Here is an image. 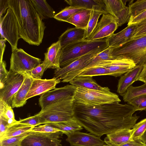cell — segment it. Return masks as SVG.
Instances as JSON below:
<instances>
[{"label":"cell","mask_w":146,"mask_h":146,"mask_svg":"<svg viewBox=\"0 0 146 146\" xmlns=\"http://www.w3.org/2000/svg\"><path fill=\"white\" fill-rule=\"evenodd\" d=\"M118 101L88 106L74 103V116L81 126L91 133L100 137L116 131L133 129L139 116L135 108Z\"/></svg>","instance_id":"obj_1"},{"label":"cell","mask_w":146,"mask_h":146,"mask_svg":"<svg viewBox=\"0 0 146 146\" xmlns=\"http://www.w3.org/2000/svg\"><path fill=\"white\" fill-rule=\"evenodd\" d=\"M17 19L20 38L29 44L39 46L46 29L31 0H8Z\"/></svg>","instance_id":"obj_2"},{"label":"cell","mask_w":146,"mask_h":146,"mask_svg":"<svg viewBox=\"0 0 146 146\" xmlns=\"http://www.w3.org/2000/svg\"><path fill=\"white\" fill-rule=\"evenodd\" d=\"M106 39L95 40H85L68 45L62 49L60 66L63 67L80 57L99 50H104L109 47Z\"/></svg>","instance_id":"obj_3"},{"label":"cell","mask_w":146,"mask_h":146,"mask_svg":"<svg viewBox=\"0 0 146 146\" xmlns=\"http://www.w3.org/2000/svg\"><path fill=\"white\" fill-rule=\"evenodd\" d=\"M73 96L54 102L41 109L37 114L42 124L68 121L74 116Z\"/></svg>","instance_id":"obj_4"},{"label":"cell","mask_w":146,"mask_h":146,"mask_svg":"<svg viewBox=\"0 0 146 146\" xmlns=\"http://www.w3.org/2000/svg\"><path fill=\"white\" fill-rule=\"evenodd\" d=\"M111 55L114 59L127 58L133 61L136 65L143 66L146 62V35L113 47Z\"/></svg>","instance_id":"obj_5"},{"label":"cell","mask_w":146,"mask_h":146,"mask_svg":"<svg viewBox=\"0 0 146 146\" xmlns=\"http://www.w3.org/2000/svg\"><path fill=\"white\" fill-rule=\"evenodd\" d=\"M74 103L85 106H97L121 100L116 94L76 87L73 96Z\"/></svg>","instance_id":"obj_6"},{"label":"cell","mask_w":146,"mask_h":146,"mask_svg":"<svg viewBox=\"0 0 146 146\" xmlns=\"http://www.w3.org/2000/svg\"><path fill=\"white\" fill-rule=\"evenodd\" d=\"M104 50H97L89 53L66 66L55 69L54 77L62 80V82H70L78 76L93 58Z\"/></svg>","instance_id":"obj_7"},{"label":"cell","mask_w":146,"mask_h":146,"mask_svg":"<svg viewBox=\"0 0 146 146\" xmlns=\"http://www.w3.org/2000/svg\"><path fill=\"white\" fill-rule=\"evenodd\" d=\"M10 59L9 71L16 73L23 74L30 70L41 64L40 59L34 57L21 48L12 50Z\"/></svg>","instance_id":"obj_8"},{"label":"cell","mask_w":146,"mask_h":146,"mask_svg":"<svg viewBox=\"0 0 146 146\" xmlns=\"http://www.w3.org/2000/svg\"><path fill=\"white\" fill-rule=\"evenodd\" d=\"M0 19L1 38L8 42L12 50L17 48L18 42L20 37L17 19L12 9L9 7L5 14Z\"/></svg>","instance_id":"obj_9"},{"label":"cell","mask_w":146,"mask_h":146,"mask_svg":"<svg viewBox=\"0 0 146 146\" xmlns=\"http://www.w3.org/2000/svg\"><path fill=\"white\" fill-rule=\"evenodd\" d=\"M62 132L42 133L31 131L21 141V146H60Z\"/></svg>","instance_id":"obj_10"},{"label":"cell","mask_w":146,"mask_h":146,"mask_svg":"<svg viewBox=\"0 0 146 146\" xmlns=\"http://www.w3.org/2000/svg\"><path fill=\"white\" fill-rule=\"evenodd\" d=\"M9 72L7 77L0 82V100L11 106L13 97L21 86L24 77L21 74Z\"/></svg>","instance_id":"obj_11"},{"label":"cell","mask_w":146,"mask_h":146,"mask_svg":"<svg viewBox=\"0 0 146 146\" xmlns=\"http://www.w3.org/2000/svg\"><path fill=\"white\" fill-rule=\"evenodd\" d=\"M118 27L113 16L108 13L103 14L90 36L85 40H95L107 38L114 34Z\"/></svg>","instance_id":"obj_12"},{"label":"cell","mask_w":146,"mask_h":146,"mask_svg":"<svg viewBox=\"0 0 146 146\" xmlns=\"http://www.w3.org/2000/svg\"><path fill=\"white\" fill-rule=\"evenodd\" d=\"M76 88V86L67 85L45 92L40 95L39 106L43 109L54 102L74 95Z\"/></svg>","instance_id":"obj_13"},{"label":"cell","mask_w":146,"mask_h":146,"mask_svg":"<svg viewBox=\"0 0 146 146\" xmlns=\"http://www.w3.org/2000/svg\"><path fill=\"white\" fill-rule=\"evenodd\" d=\"M105 10L115 19L118 27L128 22L130 17L129 7L121 0H103Z\"/></svg>","instance_id":"obj_14"},{"label":"cell","mask_w":146,"mask_h":146,"mask_svg":"<svg viewBox=\"0 0 146 146\" xmlns=\"http://www.w3.org/2000/svg\"><path fill=\"white\" fill-rule=\"evenodd\" d=\"M136 66L134 61L131 60L126 58H119L102 61L92 67L105 68L110 71L111 76L117 77L125 74Z\"/></svg>","instance_id":"obj_15"},{"label":"cell","mask_w":146,"mask_h":146,"mask_svg":"<svg viewBox=\"0 0 146 146\" xmlns=\"http://www.w3.org/2000/svg\"><path fill=\"white\" fill-rule=\"evenodd\" d=\"M66 135V140L71 146H102L106 144L100 137L79 131Z\"/></svg>","instance_id":"obj_16"},{"label":"cell","mask_w":146,"mask_h":146,"mask_svg":"<svg viewBox=\"0 0 146 146\" xmlns=\"http://www.w3.org/2000/svg\"><path fill=\"white\" fill-rule=\"evenodd\" d=\"M61 80L54 77L49 79H38L33 78V80L26 97L27 100L29 98L55 89L56 85L60 82Z\"/></svg>","instance_id":"obj_17"},{"label":"cell","mask_w":146,"mask_h":146,"mask_svg":"<svg viewBox=\"0 0 146 146\" xmlns=\"http://www.w3.org/2000/svg\"><path fill=\"white\" fill-rule=\"evenodd\" d=\"M143 66L136 65L121 76L118 80L117 92L120 95L124 94L128 88L136 81L141 73Z\"/></svg>","instance_id":"obj_18"},{"label":"cell","mask_w":146,"mask_h":146,"mask_svg":"<svg viewBox=\"0 0 146 146\" xmlns=\"http://www.w3.org/2000/svg\"><path fill=\"white\" fill-rule=\"evenodd\" d=\"M62 47L58 40L53 43L47 49L44 53V58L43 61L46 64L47 68L58 69L60 66V59L61 54Z\"/></svg>","instance_id":"obj_19"},{"label":"cell","mask_w":146,"mask_h":146,"mask_svg":"<svg viewBox=\"0 0 146 146\" xmlns=\"http://www.w3.org/2000/svg\"><path fill=\"white\" fill-rule=\"evenodd\" d=\"M136 28V24L127 26L119 32L106 38L109 46L119 47L130 40Z\"/></svg>","instance_id":"obj_20"},{"label":"cell","mask_w":146,"mask_h":146,"mask_svg":"<svg viewBox=\"0 0 146 146\" xmlns=\"http://www.w3.org/2000/svg\"><path fill=\"white\" fill-rule=\"evenodd\" d=\"M22 74L24 76V80L12 99L11 104L12 108L22 107L27 102L26 98L31 86L33 78L25 74Z\"/></svg>","instance_id":"obj_21"},{"label":"cell","mask_w":146,"mask_h":146,"mask_svg":"<svg viewBox=\"0 0 146 146\" xmlns=\"http://www.w3.org/2000/svg\"><path fill=\"white\" fill-rule=\"evenodd\" d=\"M132 129L119 130L107 135L104 141L108 146H119L131 140Z\"/></svg>","instance_id":"obj_22"},{"label":"cell","mask_w":146,"mask_h":146,"mask_svg":"<svg viewBox=\"0 0 146 146\" xmlns=\"http://www.w3.org/2000/svg\"><path fill=\"white\" fill-rule=\"evenodd\" d=\"M85 29L76 27L68 29L59 36L62 48L73 43L84 40Z\"/></svg>","instance_id":"obj_23"},{"label":"cell","mask_w":146,"mask_h":146,"mask_svg":"<svg viewBox=\"0 0 146 146\" xmlns=\"http://www.w3.org/2000/svg\"><path fill=\"white\" fill-rule=\"evenodd\" d=\"M69 83L71 85L76 87L104 92L110 91L108 87H103L98 84L92 77H77Z\"/></svg>","instance_id":"obj_24"},{"label":"cell","mask_w":146,"mask_h":146,"mask_svg":"<svg viewBox=\"0 0 146 146\" xmlns=\"http://www.w3.org/2000/svg\"><path fill=\"white\" fill-rule=\"evenodd\" d=\"M45 124L58 129L65 134L79 131L83 129L74 116L72 119L67 121Z\"/></svg>","instance_id":"obj_25"},{"label":"cell","mask_w":146,"mask_h":146,"mask_svg":"<svg viewBox=\"0 0 146 146\" xmlns=\"http://www.w3.org/2000/svg\"><path fill=\"white\" fill-rule=\"evenodd\" d=\"M91 11V9H84L73 15L66 22L72 24L77 28L85 29L87 27Z\"/></svg>","instance_id":"obj_26"},{"label":"cell","mask_w":146,"mask_h":146,"mask_svg":"<svg viewBox=\"0 0 146 146\" xmlns=\"http://www.w3.org/2000/svg\"><path fill=\"white\" fill-rule=\"evenodd\" d=\"M64 1L70 6L86 9L106 11L103 0H66Z\"/></svg>","instance_id":"obj_27"},{"label":"cell","mask_w":146,"mask_h":146,"mask_svg":"<svg viewBox=\"0 0 146 146\" xmlns=\"http://www.w3.org/2000/svg\"><path fill=\"white\" fill-rule=\"evenodd\" d=\"M33 127L19 123L18 121L10 125L3 134L0 137V141L17 136L31 131Z\"/></svg>","instance_id":"obj_28"},{"label":"cell","mask_w":146,"mask_h":146,"mask_svg":"<svg viewBox=\"0 0 146 146\" xmlns=\"http://www.w3.org/2000/svg\"><path fill=\"white\" fill-rule=\"evenodd\" d=\"M36 10L42 19L54 18L55 11L45 0H31Z\"/></svg>","instance_id":"obj_29"},{"label":"cell","mask_w":146,"mask_h":146,"mask_svg":"<svg viewBox=\"0 0 146 146\" xmlns=\"http://www.w3.org/2000/svg\"><path fill=\"white\" fill-rule=\"evenodd\" d=\"M107 14L108 13L104 11L91 10L90 20L87 27L85 29L84 40H86L90 36L98 23L100 16L102 15Z\"/></svg>","instance_id":"obj_30"},{"label":"cell","mask_w":146,"mask_h":146,"mask_svg":"<svg viewBox=\"0 0 146 146\" xmlns=\"http://www.w3.org/2000/svg\"><path fill=\"white\" fill-rule=\"evenodd\" d=\"M146 94V82L138 86H130L123 94L120 95L123 100L128 102L134 98L139 95Z\"/></svg>","instance_id":"obj_31"},{"label":"cell","mask_w":146,"mask_h":146,"mask_svg":"<svg viewBox=\"0 0 146 146\" xmlns=\"http://www.w3.org/2000/svg\"><path fill=\"white\" fill-rule=\"evenodd\" d=\"M113 48L112 47L109 46L98 54L90 61L87 66L81 72L84 70L93 66L102 61L114 59L111 55Z\"/></svg>","instance_id":"obj_32"},{"label":"cell","mask_w":146,"mask_h":146,"mask_svg":"<svg viewBox=\"0 0 146 146\" xmlns=\"http://www.w3.org/2000/svg\"><path fill=\"white\" fill-rule=\"evenodd\" d=\"M0 116L6 119L10 125L16 122L14 114L11 106L0 100Z\"/></svg>","instance_id":"obj_33"},{"label":"cell","mask_w":146,"mask_h":146,"mask_svg":"<svg viewBox=\"0 0 146 146\" xmlns=\"http://www.w3.org/2000/svg\"><path fill=\"white\" fill-rule=\"evenodd\" d=\"M84 9L71 6L67 7L55 14L54 18L59 21L66 22L73 15Z\"/></svg>","instance_id":"obj_34"},{"label":"cell","mask_w":146,"mask_h":146,"mask_svg":"<svg viewBox=\"0 0 146 146\" xmlns=\"http://www.w3.org/2000/svg\"><path fill=\"white\" fill-rule=\"evenodd\" d=\"M111 74L110 71L105 68L93 66L86 69L81 72L77 77H92L100 75Z\"/></svg>","instance_id":"obj_35"},{"label":"cell","mask_w":146,"mask_h":146,"mask_svg":"<svg viewBox=\"0 0 146 146\" xmlns=\"http://www.w3.org/2000/svg\"><path fill=\"white\" fill-rule=\"evenodd\" d=\"M130 17H134L146 10V0H138L129 4Z\"/></svg>","instance_id":"obj_36"},{"label":"cell","mask_w":146,"mask_h":146,"mask_svg":"<svg viewBox=\"0 0 146 146\" xmlns=\"http://www.w3.org/2000/svg\"><path fill=\"white\" fill-rule=\"evenodd\" d=\"M31 131L17 136L0 141V146H21L22 141L30 134Z\"/></svg>","instance_id":"obj_37"},{"label":"cell","mask_w":146,"mask_h":146,"mask_svg":"<svg viewBox=\"0 0 146 146\" xmlns=\"http://www.w3.org/2000/svg\"><path fill=\"white\" fill-rule=\"evenodd\" d=\"M132 129L131 139H140L146 130V118L136 123Z\"/></svg>","instance_id":"obj_38"},{"label":"cell","mask_w":146,"mask_h":146,"mask_svg":"<svg viewBox=\"0 0 146 146\" xmlns=\"http://www.w3.org/2000/svg\"><path fill=\"white\" fill-rule=\"evenodd\" d=\"M137 111L146 110V94L136 97L127 102Z\"/></svg>","instance_id":"obj_39"},{"label":"cell","mask_w":146,"mask_h":146,"mask_svg":"<svg viewBox=\"0 0 146 146\" xmlns=\"http://www.w3.org/2000/svg\"><path fill=\"white\" fill-rule=\"evenodd\" d=\"M47 69V66L43 61L42 63L30 70L21 74H24L34 78L41 79L44 71Z\"/></svg>","instance_id":"obj_40"},{"label":"cell","mask_w":146,"mask_h":146,"mask_svg":"<svg viewBox=\"0 0 146 146\" xmlns=\"http://www.w3.org/2000/svg\"><path fill=\"white\" fill-rule=\"evenodd\" d=\"M136 28L131 39H135L146 35V18L137 24Z\"/></svg>","instance_id":"obj_41"},{"label":"cell","mask_w":146,"mask_h":146,"mask_svg":"<svg viewBox=\"0 0 146 146\" xmlns=\"http://www.w3.org/2000/svg\"><path fill=\"white\" fill-rule=\"evenodd\" d=\"M18 121L20 123L27 124L33 127L42 124L40 117L37 114L26 118L20 119Z\"/></svg>","instance_id":"obj_42"},{"label":"cell","mask_w":146,"mask_h":146,"mask_svg":"<svg viewBox=\"0 0 146 146\" xmlns=\"http://www.w3.org/2000/svg\"><path fill=\"white\" fill-rule=\"evenodd\" d=\"M31 131L42 133H55L60 131L47 124L34 127L32 129Z\"/></svg>","instance_id":"obj_43"},{"label":"cell","mask_w":146,"mask_h":146,"mask_svg":"<svg viewBox=\"0 0 146 146\" xmlns=\"http://www.w3.org/2000/svg\"><path fill=\"white\" fill-rule=\"evenodd\" d=\"M6 63L3 60L0 61V82H2L8 76L9 71L6 69Z\"/></svg>","instance_id":"obj_44"},{"label":"cell","mask_w":146,"mask_h":146,"mask_svg":"<svg viewBox=\"0 0 146 146\" xmlns=\"http://www.w3.org/2000/svg\"><path fill=\"white\" fill-rule=\"evenodd\" d=\"M146 18V10L136 16L130 17L128 22L127 26L134 25Z\"/></svg>","instance_id":"obj_45"},{"label":"cell","mask_w":146,"mask_h":146,"mask_svg":"<svg viewBox=\"0 0 146 146\" xmlns=\"http://www.w3.org/2000/svg\"><path fill=\"white\" fill-rule=\"evenodd\" d=\"M119 146H146V144L143 142L141 139H131L128 142Z\"/></svg>","instance_id":"obj_46"},{"label":"cell","mask_w":146,"mask_h":146,"mask_svg":"<svg viewBox=\"0 0 146 146\" xmlns=\"http://www.w3.org/2000/svg\"><path fill=\"white\" fill-rule=\"evenodd\" d=\"M9 125L7 121L0 116V137L3 134Z\"/></svg>","instance_id":"obj_47"},{"label":"cell","mask_w":146,"mask_h":146,"mask_svg":"<svg viewBox=\"0 0 146 146\" xmlns=\"http://www.w3.org/2000/svg\"><path fill=\"white\" fill-rule=\"evenodd\" d=\"M9 7L8 0H0V18Z\"/></svg>","instance_id":"obj_48"},{"label":"cell","mask_w":146,"mask_h":146,"mask_svg":"<svg viewBox=\"0 0 146 146\" xmlns=\"http://www.w3.org/2000/svg\"><path fill=\"white\" fill-rule=\"evenodd\" d=\"M141 81L144 83L146 82V62L143 65L142 71L136 81Z\"/></svg>","instance_id":"obj_49"},{"label":"cell","mask_w":146,"mask_h":146,"mask_svg":"<svg viewBox=\"0 0 146 146\" xmlns=\"http://www.w3.org/2000/svg\"><path fill=\"white\" fill-rule=\"evenodd\" d=\"M6 40L4 39H1L0 40V61H2L3 56L5 50L6 45L5 42H6Z\"/></svg>","instance_id":"obj_50"},{"label":"cell","mask_w":146,"mask_h":146,"mask_svg":"<svg viewBox=\"0 0 146 146\" xmlns=\"http://www.w3.org/2000/svg\"><path fill=\"white\" fill-rule=\"evenodd\" d=\"M140 139L143 142L146 144V130L141 137Z\"/></svg>","instance_id":"obj_51"},{"label":"cell","mask_w":146,"mask_h":146,"mask_svg":"<svg viewBox=\"0 0 146 146\" xmlns=\"http://www.w3.org/2000/svg\"><path fill=\"white\" fill-rule=\"evenodd\" d=\"M108 146L107 145H103V146Z\"/></svg>","instance_id":"obj_52"},{"label":"cell","mask_w":146,"mask_h":146,"mask_svg":"<svg viewBox=\"0 0 146 146\" xmlns=\"http://www.w3.org/2000/svg\"><path fill=\"white\" fill-rule=\"evenodd\" d=\"M145 111H146V110Z\"/></svg>","instance_id":"obj_53"}]
</instances>
